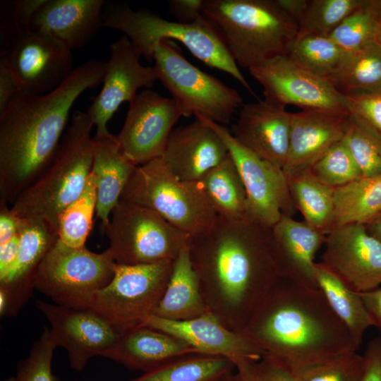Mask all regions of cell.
Wrapping results in <instances>:
<instances>
[{
    "label": "cell",
    "instance_id": "cell-1",
    "mask_svg": "<svg viewBox=\"0 0 381 381\" xmlns=\"http://www.w3.org/2000/svg\"><path fill=\"white\" fill-rule=\"evenodd\" d=\"M271 238V227L250 217H221L190 237V258L207 310L231 330L243 331L279 278Z\"/></svg>",
    "mask_w": 381,
    "mask_h": 381
},
{
    "label": "cell",
    "instance_id": "cell-2",
    "mask_svg": "<svg viewBox=\"0 0 381 381\" xmlns=\"http://www.w3.org/2000/svg\"><path fill=\"white\" fill-rule=\"evenodd\" d=\"M107 63L86 61L47 94L20 92L0 113V202L11 205L49 165L73 104L102 83Z\"/></svg>",
    "mask_w": 381,
    "mask_h": 381
},
{
    "label": "cell",
    "instance_id": "cell-3",
    "mask_svg": "<svg viewBox=\"0 0 381 381\" xmlns=\"http://www.w3.org/2000/svg\"><path fill=\"white\" fill-rule=\"evenodd\" d=\"M241 333L291 373L358 349L318 288L282 277Z\"/></svg>",
    "mask_w": 381,
    "mask_h": 381
},
{
    "label": "cell",
    "instance_id": "cell-4",
    "mask_svg": "<svg viewBox=\"0 0 381 381\" xmlns=\"http://www.w3.org/2000/svg\"><path fill=\"white\" fill-rule=\"evenodd\" d=\"M202 15L248 69L288 56L297 39L298 24L275 0H204Z\"/></svg>",
    "mask_w": 381,
    "mask_h": 381
},
{
    "label": "cell",
    "instance_id": "cell-5",
    "mask_svg": "<svg viewBox=\"0 0 381 381\" xmlns=\"http://www.w3.org/2000/svg\"><path fill=\"white\" fill-rule=\"evenodd\" d=\"M93 126L86 111L73 113L49 165L10 205L20 218L40 217L57 231L59 215L80 196L91 173Z\"/></svg>",
    "mask_w": 381,
    "mask_h": 381
},
{
    "label": "cell",
    "instance_id": "cell-6",
    "mask_svg": "<svg viewBox=\"0 0 381 381\" xmlns=\"http://www.w3.org/2000/svg\"><path fill=\"white\" fill-rule=\"evenodd\" d=\"M102 27L122 32L148 61H153L155 48L162 41L181 42L205 65L229 74L255 97L217 30L204 16L196 22L183 23L149 10H133L126 3L106 1Z\"/></svg>",
    "mask_w": 381,
    "mask_h": 381
},
{
    "label": "cell",
    "instance_id": "cell-7",
    "mask_svg": "<svg viewBox=\"0 0 381 381\" xmlns=\"http://www.w3.org/2000/svg\"><path fill=\"white\" fill-rule=\"evenodd\" d=\"M121 199L153 210L190 237L217 218L198 183L178 179L161 156L136 167Z\"/></svg>",
    "mask_w": 381,
    "mask_h": 381
},
{
    "label": "cell",
    "instance_id": "cell-8",
    "mask_svg": "<svg viewBox=\"0 0 381 381\" xmlns=\"http://www.w3.org/2000/svg\"><path fill=\"white\" fill-rule=\"evenodd\" d=\"M153 61L157 80L184 117L201 116L224 126L243 104L236 90L190 63L174 41H162L155 48Z\"/></svg>",
    "mask_w": 381,
    "mask_h": 381
},
{
    "label": "cell",
    "instance_id": "cell-9",
    "mask_svg": "<svg viewBox=\"0 0 381 381\" xmlns=\"http://www.w3.org/2000/svg\"><path fill=\"white\" fill-rule=\"evenodd\" d=\"M102 231L109 240L106 250L120 265L174 261L190 240L157 212L123 199Z\"/></svg>",
    "mask_w": 381,
    "mask_h": 381
},
{
    "label": "cell",
    "instance_id": "cell-10",
    "mask_svg": "<svg viewBox=\"0 0 381 381\" xmlns=\"http://www.w3.org/2000/svg\"><path fill=\"white\" fill-rule=\"evenodd\" d=\"M116 265L107 250L72 248L57 238L37 269L34 288L59 306L88 308L113 278Z\"/></svg>",
    "mask_w": 381,
    "mask_h": 381
},
{
    "label": "cell",
    "instance_id": "cell-11",
    "mask_svg": "<svg viewBox=\"0 0 381 381\" xmlns=\"http://www.w3.org/2000/svg\"><path fill=\"white\" fill-rule=\"evenodd\" d=\"M174 263L116 264L113 278L95 294L88 308L126 330L141 326L160 301Z\"/></svg>",
    "mask_w": 381,
    "mask_h": 381
},
{
    "label": "cell",
    "instance_id": "cell-12",
    "mask_svg": "<svg viewBox=\"0 0 381 381\" xmlns=\"http://www.w3.org/2000/svg\"><path fill=\"white\" fill-rule=\"evenodd\" d=\"M223 140L243 183L250 217L273 226L283 216L293 217L296 208L282 168L260 158L239 143L224 126L197 116Z\"/></svg>",
    "mask_w": 381,
    "mask_h": 381
},
{
    "label": "cell",
    "instance_id": "cell-13",
    "mask_svg": "<svg viewBox=\"0 0 381 381\" xmlns=\"http://www.w3.org/2000/svg\"><path fill=\"white\" fill-rule=\"evenodd\" d=\"M36 307L48 320L56 347L68 352L71 367L81 371L95 356H105L126 330L100 313L89 308H68L42 301Z\"/></svg>",
    "mask_w": 381,
    "mask_h": 381
},
{
    "label": "cell",
    "instance_id": "cell-14",
    "mask_svg": "<svg viewBox=\"0 0 381 381\" xmlns=\"http://www.w3.org/2000/svg\"><path fill=\"white\" fill-rule=\"evenodd\" d=\"M262 87L264 99L286 107L349 112L345 97L327 80L303 68L288 56H279L248 69Z\"/></svg>",
    "mask_w": 381,
    "mask_h": 381
},
{
    "label": "cell",
    "instance_id": "cell-15",
    "mask_svg": "<svg viewBox=\"0 0 381 381\" xmlns=\"http://www.w3.org/2000/svg\"><path fill=\"white\" fill-rule=\"evenodd\" d=\"M183 113L172 98L150 89L129 102L123 126L116 135L127 157L135 165L160 157L173 127Z\"/></svg>",
    "mask_w": 381,
    "mask_h": 381
},
{
    "label": "cell",
    "instance_id": "cell-16",
    "mask_svg": "<svg viewBox=\"0 0 381 381\" xmlns=\"http://www.w3.org/2000/svg\"><path fill=\"white\" fill-rule=\"evenodd\" d=\"M17 78L21 92L44 95L71 75L72 50L44 34L30 31L0 54Z\"/></svg>",
    "mask_w": 381,
    "mask_h": 381
},
{
    "label": "cell",
    "instance_id": "cell-17",
    "mask_svg": "<svg viewBox=\"0 0 381 381\" xmlns=\"http://www.w3.org/2000/svg\"><path fill=\"white\" fill-rule=\"evenodd\" d=\"M109 52L102 87L86 111L97 135L109 133L107 123L122 103H129L140 88L149 89L157 80L154 67L140 63L141 55L126 36L113 42Z\"/></svg>",
    "mask_w": 381,
    "mask_h": 381
},
{
    "label": "cell",
    "instance_id": "cell-18",
    "mask_svg": "<svg viewBox=\"0 0 381 381\" xmlns=\"http://www.w3.org/2000/svg\"><path fill=\"white\" fill-rule=\"evenodd\" d=\"M322 263L349 287L362 293L381 284V242L364 224L333 229L326 235Z\"/></svg>",
    "mask_w": 381,
    "mask_h": 381
},
{
    "label": "cell",
    "instance_id": "cell-19",
    "mask_svg": "<svg viewBox=\"0 0 381 381\" xmlns=\"http://www.w3.org/2000/svg\"><path fill=\"white\" fill-rule=\"evenodd\" d=\"M16 260L0 279V315L14 316L30 297L37 269L58 238L57 231L40 217L22 219Z\"/></svg>",
    "mask_w": 381,
    "mask_h": 381
},
{
    "label": "cell",
    "instance_id": "cell-20",
    "mask_svg": "<svg viewBox=\"0 0 381 381\" xmlns=\"http://www.w3.org/2000/svg\"><path fill=\"white\" fill-rule=\"evenodd\" d=\"M141 326L172 335L193 348L198 353L222 356L233 362L257 360L266 355L245 335L227 328L210 312L183 321L152 315Z\"/></svg>",
    "mask_w": 381,
    "mask_h": 381
},
{
    "label": "cell",
    "instance_id": "cell-21",
    "mask_svg": "<svg viewBox=\"0 0 381 381\" xmlns=\"http://www.w3.org/2000/svg\"><path fill=\"white\" fill-rule=\"evenodd\" d=\"M291 115L285 107L265 99L243 104L230 132L243 146L283 169L289 151Z\"/></svg>",
    "mask_w": 381,
    "mask_h": 381
},
{
    "label": "cell",
    "instance_id": "cell-22",
    "mask_svg": "<svg viewBox=\"0 0 381 381\" xmlns=\"http://www.w3.org/2000/svg\"><path fill=\"white\" fill-rule=\"evenodd\" d=\"M350 120L349 112L305 109L292 113L284 174L308 171L332 146L344 138Z\"/></svg>",
    "mask_w": 381,
    "mask_h": 381
},
{
    "label": "cell",
    "instance_id": "cell-23",
    "mask_svg": "<svg viewBox=\"0 0 381 381\" xmlns=\"http://www.w3.org/2000/svg\"><path fill=\"white\" fill-rule=\"evenodd\" d=\"M227 155L221 138L195 118L192 123L173 129L161 157L178 179L198 182Z\"/></svg>",
    "mask_w": 381,
    "mask_h": 381
},
{
    "label": "cell",
    "instance_id": "cell-24",
    "mask_svg": "<svg viewBox=\"0 0 381 381\" xmlns=\"http://www.w3.org/2000/svg\"><path fill=\"white\" fill-rule=\"evenodd\" d=\"M271 247L279 277L317 287L315 257L326 235L305 221L283 216L271 227Z\"/></svg>",
    "mask_w": 381,
    "mask_h": 381
},
{
    "label": "cell",
    "instance_id": "cell-25",
    "mask_svg": "<svg viewBox=\"0 0 381 381\" xmlns=\"http://www.w3.org/2000/svg\"><path fill=\"white\" fill-rule=\"evenodd\" d=\"M104 0H46L34 14L31 30L71 50L85 46L102 28Z\"/></svg>",
    "mask_w": 381,
    "mask_h": 381
},
{
    "label": "cell",
    "instance_id": "cell-26",
    "mask_svg": "<svg viewBox=\"0 0 381 381\" xmlns=\"http://www.w3.org/2000/svg\"><path fill=\"white\" fill-rule=\"evenodd\" d=\"M93 143L91 171L96 184V216L103 230L137 165L125 155L116 135H95Z\"/></svg>",
    "mask_w": 381,
    "mask_h": 381
},
{
    "label": "cell",
    "instance_id": "cell-27",
    "mask_svg": "<svg viewBox=\"0 0 381 381\" xmlns=\"http://www.w3.org/2000/svg\"><path fill=\"white\" fill-rule=\"evenodd\" d=\"M191 353H198L182 340L157 329L140 326L125 332L104 357L129 369L147 372Z\"/></svg>",
    "mask_w": 381,
    "mask_h": 381
},
{
    "label": "cell",
    "instance_id": "cell-28",
    "mask_svg": "<svg viewBox=\"0 0 381 381\" xmlns=\"http://www.w3.org/2000/svg\"><path fill=\"white\" fill-rule=\"evenodd\" d=\"M207 312L187 246L174 260L169 282L153 315L183 321Z\"/></svg>",
    "mask_w": 381,
    "mask_h": 381
},
{
    "label": "cell",
    "instance_id": "cell-29",
    "mask_svg": "<svg viewBox=\"0 0 381 381\" xmlns=\"http://www.w3.org/2000/svg\"><path fill=\"white\" fill-rule=\"evenodd\" d=\"M315 277L317 286L329 306L359 348L365 332L375 326L360 293L349 287L321 262L315 264Z\"/></svg>",
    "mask_w": 381,
    "mask_h": 381
},
{
    "label": "cell",
    "instance_id": "cell-30",
    "mask_svg": "<svg viewBox=\"0 0 381 381\" xmlns=\"http://www.w3.org/2000/svg\"><path fill=\"white\" fill-rule=\"evenodd\" d=\"M197 183L217 217L233 220L250 217L243 183L229 153Z\"/></svg>",
    "mask_w": 381,
    "mask_h": 381
},
{
    "label": "cell",
    "instance_id": "cell-31",
    "mask_svg": "<svg viewBox=\"0 0 381 381\" xmlns=\"http://www.w3.org/2000/svg\"><path fill=\"white\" fill-rule=\"evenodd\" d=\"M380 214L381 174L361 177L334 189L333 229L351 224L365 225Z\"/></svg>",
    "mask_w": 381,
    "mask_h": 381
},
{
    "label": "cell",
    "instance_id": "cell-32",
    "mask_svg": "<svg viewBox=\"0 0 381 381\" xmlns=\"http://www.w3.org/2000/svg\"><path fill=\"white\" fill-rule=\"evenodd\" d=\"M286 177L296 210L307 224L327 235L333 229L334 188L317 180L309 171Z\"/></svg>",
    "mask_w": 381,
    "mask_h": 381
},
{
    "label": "cell",
    "instance_id": "cell-33",
    "mask_svg": "<svg viewBox=\"0 0 381 381\" xmlns=\"http://www.w3.org/2000/svg\"><path fill=\"white\" fill-rule=\"evenodd\" d=\"M234 368V362L227 358L191 353L145 372L131 381H220Z\"/></svg>",
    "mask_w": 381,
    "mask_h": 381
},
{
    "label": "cell",
    "instance_id": "cell-34",
    "mask_svg": "<svg viewBox=\"0 0 381 381\" xmlns=\"http://www.w3.org/2000/svg\"><path fill=\"white\" fill-rule=\"evenodd\" d=\"M344 96L381 92V44L351 53L343 69L329 81Z\"/></svg>",
    "mask_w": 381,
    "mask_h": 381
},
{
    "label": "cell",
    "instance_id": "cell-35",
    "mask_svg": "<svg viewBox=\"0 0 381 381\" xmlns=\"http://www.w3.org/2000/svg\"><path fill=\"white\" fill-rule=\"evenodd\" d=\"M351 54L329 36L310 35L296 39L288 56L329 81L343 69Z\"/></svg>",
    "mask_w": 381,
    "mask_h": 381
},
{
    "label": "cell",
    "instance_id": "cell-36",
    "mask_svg": "<svg viewBox=\"0 0 381 381\" xmlns=\"http://www.w3.org/2000/svg\"><path fill=\"white\" fill-rule=\"evenodd\" d=\"M380 32L381 0H361L329 36L353 53L377 42Z\"/></svg>",
    "mask_w": 381,
    "mask_h": 381
},
{
    "label": "cell",
    "instance_id": "cell-37",
    "mask_svg": "<svg viewBox=\"0 0 381 381\" xmlns=\"http://www.w3.org/2000/svg\"><path fill=\"white\" fill-rule=\"evenodd\" d=\"M96 206L95 179L91 171L82 193L59 217L58 238L69 247H84L92 230Z\"/></svg>",
    "mask_w": 381,
    "mask_h": 381
},
{
    "label": "cell",
    "instance_id": "cell-38",
    "mask_svg": "<svg viewBox=\"0 0 381 381\" xmlns=\"http://www.w3.org/2000/svg\"><path fill=\"white\" fill-rule=\"evenodd\" d=\"M361 0H308L298 25L297 39L329 36L359 5Z\"/></svg>",
    "mask_w": 381,
    "mask_h": 381
},
{
    "label": "cell",
    "instance_id": "cell-39",
    "mask_svg": "<svg viewBox=\"0 0 381 381\" xmlns=\"http://www.w3.org/2000/svg\"><path fill=\"white\" fill-rule=\"evenodd\" d=\"M363 177L381 174V134L351 115L342 139Z\"/></svg>",
    "mask_w": 381,
    "mask_h": 381
},
{
    "label": "cell",
    "instance_id": "cell-40",
    "mask_svg": "<svg viewBox=\"0 0 381 381\" xmlns=\"http://www.w3.org/2000/svg\"><path fill=\"white\" fill-rule=\"evenodd\" d=\"M308 171L317 180L333 188L363 177L358 166L342 140L332 146Z\"/></svg>",
    "mask_w": 381,
    "mask_h": 381
},
{
    "label": "cell",
    "instance_id": "cell-41",
    "mask_svg": "<svg viewBox=\"0 0 381 381\" xmlns=\"http://www.w3.org/2000/svg\"><path fill=\"white\" fill-rule=\"evenodd\" d=\"M364 357L357 351L337 355L296 370V381H361Z\"/></svg>",
    "mask_w": 381,
    "mask_h": 381
},
{
    "label": "cell",
    "instance_id": "cell-42",
    "mask_svg": "<svg viewBox=\"0 0 381 381\" xmlns=\"http://www.w3.org/2000/svg\"><path fill=\"white\" fill-rule=\"evenodd\" d=\"M46 0H11L0 3V53L20 36L31 31L34 14Z\"/></svg>",
    "mask_w": 381,
    "mask_h": 381
},
{
    "label": "cell",
    "instance_id": "cell-43",
    "mask_svg": "<svg viewBox=\"0 0 381 381\" xmlns=\"http://www.w3.org/2000/svg\"><path fill=\"white\" fill-rule=\"evenodd\" d=\"M56 346L49 328L44 327L33 343L30 353L18 366L16 381H61L52 370V361Z\"/></svg>",
    "mask_w": 381,
    "mask_h": 381
},
{
    "label": "cell",
    "instance_id": "cell-44",
    "mask_svg": "<svg viewBox=\"0 0 381 381\" xmlns=\"http://www.w3.org/2000/svg\"><path fill=\"white\" fill-rule=\"evenodd\" d=\"M230 381H296L294 374L274 358L265 355L257 360H238Z\"/></svg>",
    "mask_w": 381,
    "mask_h": 381
},
{
    "label": "cell",
    "instance_id": "cell-45",
    "mask_svg": "<svg viewBox=\"0 0 381 381\" xmlns=\"http://www.w3.org/2000/svg\"><path fill=\"white\" fill-rule=\"evenodd\" d=\"M344 97L349 113L381 134V92Z\"/></svg>",
    "mask_w": 381,
    "mask_h": 381
},
{
    "label": "cell",
    "instance_id": "cell-46",
    "mask_svg": "<svg viewBox=\"0 0 381 381\" xmlns=\"http://www.w3.org/2000/svg\"><path fill=\"white\" fill-rule=\"evenodd\" d=\"M168 5L171 15L180 23H192L203 17L204 0H171Z\"/></svg>",
    "mask_w": 381,
    "mask_h": 381
},
{
    "label": "cell",
    "instance_id": "cell-47",
    "mask_svg": "<svg viewBox=\"0 0 381 381\" xmlns=\"http://www.w3.org/2000/svg\"><path fill=\"white\" fill-rule=\"evenodd\" d=\"M363 357L364 370L361 381H381V337L368 342Z\"/></svg>",
    "mask_w": 381,
    "mask_h": 381
},
{
    "label": "cell",
    "instance_id": "cell-48",
    "mask_svg": "<svg viewBox=\"0 0 381 381\" xmlns=\"http://www.w3.org/2000/svg\"><path fill=\"white\" fill-rule=\"evenodd\" d=\"M20 92L21 89L17 78L6 61L0 58V113Z\"/></svg>",
    "mask_w": 381,
    "mask_h": 381
},
{
    "label": "cell",
    "instance_id": "cell-49",
    "mask_svg": "<svg viewBox=\"0 0 381 381\" xmlns=\"http://www.w3.org/2000/svg\"><path fill=\"white\" fill-rule=\"evenodd\" d=\"M22 224L20 218L8 204L0 202V245L17 235Z\"/></svg>",
    "mask_w": 381,
    "mask_h": 381
},
{
    "label": "cell",
    "instance_id": "cell-50",
    "mask_svg": "<svg viewBox=\"0 0 381 381\" xmlns=\"http://www.w3.org/2000/svg\"><path fill=\"white\" fill-rule=\"evenodd\" d=\"M19 240L18 233L6 243L0 245V279L7 274L16 260Z\"/></svg>",
    "mask_w": 381,
    "mask_h": 381
},
{
    "label": "cell",
    "instance_id": "cell-51",
    "mask_svg": "<svg viewBox=\"0 0 381 381\" xmlns=\"http://www.w3.org/2000/svg\"><path fill=\"white\" fill-rule=\"evenodd\" d=\"M360 294L375 326L381 329V287L362 292Z\"/></svg>",
    "mask_w": 381,
    "mask_h": 381
},
{
    "label": "cell",
    "instance_id": "cell-52",
    "mask_svg": "<svg viewBox=\"0 0 381 381\" xmlns=\"http://www.w3.org/2000/svg\"><path fill=\"white\" fill-rule=\"evenodd\" d=\"M275 2L298 25L306 11L308 0H275Z\"/></svg>",
    "mask_w": 381,
    "mask_h": 381
},
{
    "label": "cell",
    "instance_id": "cell-53",
    "mask_svg": "<svg viewBox=\"0 0 381 381\" xmlns=\"http://www.w3.org/2000/svg\"><path fill=\"white\" fill-rule=\"evenodd\" d=\"M365 226L368 231L381 242V214Z\"/></svg>",
    "mask_w": 381,
    "mask_h": 381
},
{
    "label": "cell",
    "instance_id": "cell-54",
    "mask_svg": "<svg viewBox=\"0 0 381 381\" xmlns=\"http://www.w3.org/2000/svg\"><path fill=\"white\" fill-rule=\"evenodd\" d=\"M232 373H231L228 374L227 375H226L220 381H230V377H231V375L232 374Z\"/></svg>",
    "mask_w": 381,
    "mask_h": 381
},
{
    "label": "cell",
    "instance_id": "cell-55",
    "mask_svg": "<svg viewBox=\"0 0 381 381\" xmlns=\"http://www.w3.org/2000/svg\"><path fill=\"white\" fill-rule=\"evenodd\" d=\"M3 381H16V377H11L4 380Z\"/></svg>",
    "mask_w": 381,
    "mask_h": 381
},
{
    "label": "cell",
    "instance_id": "cell-56",
    "mask_svg": "<svg viewBox=\"0 0 381 381\" xmlns=\"http://www.w3.org/2000/svg\"><path fill=\"white\" fill-rule=\"evenodd\" d=\"M377 42L380 43V44H381V32H380V37H379V38H378Z\"/></svg>",
    "mask_w": 381,
    "mask_h": 381
}]
</instances>
